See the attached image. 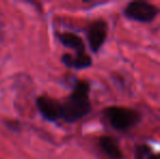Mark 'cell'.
<instances>
[{
	"instance_id": "1",
	"label": "cell",
	"mask_w": 160,
	"mask_h": 159,
	"mask_svg": "<svg viewBox=\"0 0 160 159\" xmlns=\"http://www.w3.org/2000/svg\"><path fill=\"white\" fill-rule=\"evenodd\" d=\"M89 84L80 81L75 84L68 100L61 105V118L67 122H75L88 115L92 109L89 100Z\"/></svg>"
},
{
	"instance_id": "2",
	"label": "cell",
	"mask_w": 160,
	"mask_h": 159,
	"mask_svg": "<svg viewBox=\"0 0 160 159\" xmlns=\"http://www.w3.org/2000/svg\"><path fill=\"white\" fill-rule=\"evenodd\" d=\"M103 113L111 127L118 131H127L136 125L141 119L137 111L124 107H109Z\"/></svg>"
},
{
	"instance_id": "3",
	"label": "cell",
	"mask_w": 160,
	"mask_h": 159,
	"mask_svg": "<svg viewBox=\"0 0 160 159\" xmlns=\"http://www.w3.org/2000/svg\"><path fill=\"white\" fill-rule=\"evenodd\" d=\"M124 14L128 19L133 21L152 22L158 14V8L145 1H132L124 9Z\"/></svg>"
},
{
	"instance_id": "4",
	"label": "cell",
	"mask_w": 160,
	"mask_h": 159,
	"mask_svg": "<svg viewBox=\"0 0 160 159\" xmlns=\"http://www.w3.org/2000/svg\"><path fill=\"white\" fill-rule=\"evenodd\" d=\"M108 26L103 20H97L91 24L87 32V38L91 50L93 52H97L102 47L103 42L107 38Z\"/></svg>"
},
{
	"instance_id": "5",
	"label": "cell",
	"mask_w": 160,
	"mask_h": 159,
	"mask_svg": "<svg viewBox=\"0 0 160 159\" xmlns=\"http://www.w3.org/2000/svg\"><path fill=\"white\" fill-rule=\"evenodd\" d=\"M36 105L45 119L49 121H56L61 118V105L57 102L52 100L51 98L42 96L38 97L36 100Z\"/></svg>"
},
{
	"instance_id": "6",
	"label": "cell",
	"mask_w": 160,
	"mask_h": 159,
	"mask_svg": "<svg viewBox=\"0 0 160 159\" xmlns=\"http://www.w3.org/2000/svg\"><path fill=\"white\" fill-rule=\"evenodd\" d=\"M62 62L69 68L81 70V69H86L92 66V58L86 52L75 53V56L65 53L62 56Z\"/></svg>"
},
{
	"instance_id": "7",
	"label": "cell",
	"mask_w": 160,
	"mask_h": 159,
	"mask_svg": "<svg viewBox=\"0 0 160 159\" xmlns=\"http://www.w3.org/2000/svg\"><path fill=\"white\" fill-rule=\"evenodd\" d=\"M99 147L110 159H122L123 157L120 146L110 136H101L99 138Z\"/></svg>"
},
{
	"instance_id": "8",
	"label": "cell",
	"mask_w": 160,
	"mask_h": 159,
	"mask_svg": "<svg viewBox=\"0 0 160 159\" xmlns=\"http://www.w3.org/2000/svg\"><path fill=\"white\" fill-rule=\"evenodd\" d=\"M59 39L65 47L75 50L76 53L85 52V46L83 39L80 36L73 34V33H63V34L59 35Z\"/></svg>"
},
{
	"instance_id": "9",
	"label": "cell",
	"mask_w": 160,
	"mask_h": 159,
	"mask_svg": "<svg viewBox=\"0 0 160 159\" xmlns=\"http://www.w3.org/2000/svg\"><path fill=\"white\" fill-rule=\"evenodd\" d=\"M150 157V149L148 146H139L137 147L135 153V159H148Z\"/></svg>"
},
{
	"instance_id": "10",
	"label": "cell",
	"mask_w": 160,
	"mask_h": 159,
	"mask_svg": "<svg viewBox=\"0 0 160 159\" xmlns=\"http://www.w3.org/2000/svg\"><path fill=\"white\" fill-rule=\"evenodd\" d=\"M148 159H160V154H155V155H150Z\"/></svg>"
}]
</instances>
